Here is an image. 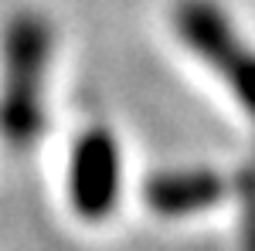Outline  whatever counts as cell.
Masks as SVG:
<instances>
[{"label":"cell","instance_id":"1","mask_svg":"<svg viewBox=\"0 0 255 251\" xmlns=\"http://www.w3.org/2000/svg\"><path fill=\"white\" fill-rule=\"evenodd\" d=\"M75 176H79L75 180L79 183V211L99 217L109 207V197L116 187V156H113V146L102 136H92V139L82 143Z\"/></svg>","mask_w":255,"mask_h":251},{"label":"cell","instance_id":"2","mask_svg":"<svg viewBox=\"0 0 255 251\" xmlns=\"http://www.w3.org/2000/svg\"><path fill=\"white\" fill-rule=\"evenodd\" d=\"M221 183L211 180V176H197V180H174L163 197H157L160 207H170V211H180V207H201L208 200H215Z\"/></svg>","mask_w":255,"mask_h":251}]
</instances>
